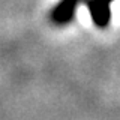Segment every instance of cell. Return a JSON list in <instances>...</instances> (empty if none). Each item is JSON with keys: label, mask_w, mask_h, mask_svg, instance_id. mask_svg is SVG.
<instances>
[{"label": "cell", "mask_w": 120, "mask_h": 120, "mask_svg": "<svg viewBox=\"0 0 120 120\" xmlns=\"http://www.w3.org/2000/svg\"><path fill=\"white\" fill-rule=\"evenodd\" d=\"M82 0H60L52 11V20L57 24H66L74 18L75 11Z\"/></svg>", "instance_id": "2"}, {"label": "cell", "mask_w": 120, "mask_h": 120, "mask_svg": "<svg viewBox=\"0 0 120 120\" xmlns=\"http://www.w3.org/2000/svg\"><path fill=\"white\" fill-rule=\"evenodd\" d=\"M112 0H82V3H86L90 11V17L92 21L95 22L96 27H107L108 22L111 20V11L110 5Z\"/></svg>", "instance_id": "1"}]
</instances>
